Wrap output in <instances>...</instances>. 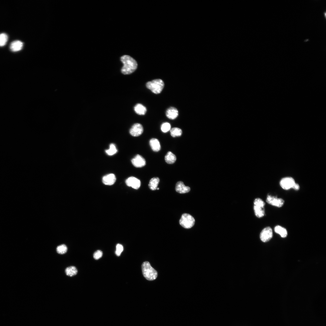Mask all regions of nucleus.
Masks as SVG:
<instances>
[{"instance_id": "29", "label": "nucleus", "mask_w": 326, "mask_h": 326, "mask_svg": "<svg viewBox=\"0 0 326 326\" xmlns=\"http://www.w3.org/2000/svg\"><path fill=\"white\" fill-rule=\"evenodd\" d=\"M300 188L299 185L298 184L295 183L292 188L295 190L297 191Z\"/></svg>"}, {"instance_id": "10", "label": "nucleus", "mask_w": 326, "mask_h": 326, "mask_svg": "<svg viewBox=\"0 0 326 326\" xmlns=\"http://www.w3.org/2000/svg\"><path fill=\"white\" fill-rule=\"evenodd\" d=\"M126 183L127 186L136 189L139 188L141 185L140 181L134 177L128 178L126 181Z\"/></svg>"}, {"instance_id": "9", "label": "nucleus", "mask_w": 326, "mask_h": 326, "mask_svg": "<svg viewBox=\"0 0 326 326\" xmlns=\"http://www.w3.org/2000/svg\"><path fill=\"white\" fill-rule=\"evenodd\" d=\"M144 129L141 125L136 123L134 125L130 130V134L133 136L138 137L142 134Z\"/></svg>"}, {"instance_id": "4", "label": "nucleus", "mask_w": 326, "mask_h": 326, "mask_svg": "<svg viewBox=\"0 0 326 326\" xmlns=\"http://www.w3.org/2000/svg\"><path fill=\"white\" fill-rule=\"evenodd\" d=\"M254 204V210L256 216L258 218L263 217L265 214V203L261 199L257 198L255 200Z\"/></svg>"}, {"instance_id": "19", "label": "nucleus", "mask_w": 326, "mask_h": 326, "mask_svg": "<svg viewBox=\"0 0 326 326\" xmlns=\"http://www.w3.org/2000/svg\"><path fill=\"white\" fill-rule=\"evenodd\" d=\"M274 230L275 233L279 234L282 238H285L287 236V232L286 229L280 226H276Z\"/></svg>"}, {"instance_id": "21", "label": "nucleus", "mask_w": 326, "mask_h": 326, "mask_svg": "<svg viewBox=\"0 0 326 326\" xmlns=\"http://www.w3.org/2000/svg\"><path fill=\"white\" fill-rule=\"evenodd\" d=\"M160 182V179L158 177H154L150 180L149 184L150 189L152 190L157 189Z\"/></svg>"}, {"instance_id": "6", "label": "nucleus", "mask_w": 326, "mask_h": 326, "mask_svg": "<svg viewBox=\"0 0 326 326\" xmlns=\"http://www.w3.org/2000/svg\"><path fill=\"white\" fill-rule=\"evenodd\" d=\"M272 237V230L270 227H267L264 229L260 234L261 240L264 243L269 241L271 239Z\"/></svg>"}, {"instance_id": "8", "label": "nucleus", "mask_w": 326, "mask_h": 326, "mask_svg": "<svg viewBox=\"0 0 326 326\" xmlns=\"http://www.w3.org/2000/svg\"><path fill=\"white\" fill-rule=\"evenodd\" d=\"M295 182L294 180L291 177H286L282 179L280 182L281 187L285 190L292 188Z\"/></svg>"}, {"instance_id": "18", "label": "nucleus", "mask_w": 326, "mask_h": 326, "mask_svg": "<svg viewBox=\"0 0 326 326\" xmlns=\"http://www.w3.org/2000/svg\"><path fill=\"white\" fill-rule=\"evenodd\" d=\"M65 272L67 276L72 277L77 274L78 270L76 267L72 266L67 268L65 270Z\"/></svg>"}, {"instance_id": "25", "label": "nucleus", "mask_w": 326, "mask_h": 326, "mask_svg": "<svg viewBox=\"0 0 326 326\" xmlns=\"http://www.w3.org/2000/svg\"><path fill=\"white\" fill-rule=\"evenodd\" d=\"M8 39V35L5 33L0 34V46H5L6 44Z\"/></svg>"}, {"instance_id": "7", "label": "nucleus", "mask_w": 326, "mask_h": 326, "mask_svg": "<svg viewBox=\"0 0 326 326\" xmlns=\"http://www.w3.org/2000/svg\"><path fill=\"white\" fill-rule=\"evenodd\" d=\"M266 202L270 204L275 206L281 207L284 205V200L281 198L272 196L271 195L267 196Z\"/></svg>"}, {"instance_id": "2", "label": "nucleus", "mask_w": 326, "mask_h": 326, "mask_svg": "<svg viewBox=\"0 0 326 326\" xmlns=\"http://www.w3.org/2000/svg\"><path fill=\"white\" fill-rule=\"evenodd\" d=\"M142 269L144 277L147 280L152 281L157 278V272L151 266L149 262H145L143 263Z\"/></svg>"}, {"instance_id": "17", "label": "nucleus", "mask_w": 326, "mask_h": 326, "mask_svg": "<svg viewBox=\"0 0 326 326\" xmlns=\"http://www.w3.org/2000/svg\"><path fill=\"white\" fill-rule=\"evenodd\" d=\"M134 110L137 114L140 115H145L147 111L146 108L140 104H137L135 105Z\"/></svg>"}, {"instance_id": "1", "label": "nucleus", "mask_w": 326, "mask_h": 326, "mask_svg": "<svg viewBox=\"0 0 326 326\" xmlns=\"http://www.w3.org/2000/svg\"><path fill=\"white\" fill-rule=\"evenodd\" d=\"M121 60L124 65L121 70L123 74H131L137 69L138 64L137 61L131 56L124 55L121 57Z\"/></svg>"}, {"instance_id": "30", "label": "nucleus", "mask_w": 326, "mask_h": 326, "mask_svg": "<svg viewBox=\"0 0 326 326\" xmlns=\"http://www.w3.org/2000/svg\"><path fill=\"white\" fill-rule=\"evenodd\" d=\"M157 190H159V188H157Z\"/></svg>"}, {"instance_id": "12", "label": "nucleus", "mask_w": 326, "mask_h": 326, "mask_svg": "<svg viewBox=\"0 0 326 326\" xmlns=\"http://www.w3.org/2000/svg\"><path fill=\"white\" fill-rule=\"evenodd\" d=\"M116 180L115 175L113 174H110L104 176L102 178V181L104 185H113Z\"/></svg>"}, {"instance_id": "24", "label": "nucleus", "mask_w": 326, "mask_h": 326, "mask_svg": "<svg viewBox=\"0 0 326 326\" xmlns=\"http://www.w3.org/2000/svg\"><path fill=\"white\" fill-rule=\"evenodd\" d=\"M57 252L59 254L63 255L66 253L68 250V248L66 245L61 244L57 247L56 249Z\"/></svg>"}, {"instance_id": "27", "label": "nucleus", "mask_w": 326, "mask_h": 326, "mask_svg": "<svg viewBox=\"0 0 326 326\" xmlns=\"http://www.w3.org/2000/svg\"><path fill=\"white\" fill-rule=\"evenodd\" d=\"M116 254L117 256H120L123 250V247L121 244H118L116 245Z\"/></svg>"}, {"instance_id": "20", "label": "nucleus", "mask_w": 326, "mask_h": 326, "mask_svg": "<svg viewBox=\"0 0 326 326\" xmlns=\"http://www.w3.org/2000/svg\"><path fill=\"white\" fill-rule=\"evenodd\" d=\"M176 160V156L170 151L168 152L165 157V160L166 162L169 164L174 163Z\"/></svg>"}, {"instance_id": "22", "label": "nucleus", "mask_w": 326, "mask_h": 326, "mask_svg": "<svg viewBox=\"0 0 326 326\" xmlns=\"http://www.w3.org/2000/svg\"><path fill=\"white\" fill-rule=\"evenodd\" d=\"M118 152L115 145L113 144H111L110 145V148L105 151L106 153L109 156H112L116 154Z\"/></svg>"}, {"instance_id": "13", "label": "nucleus", "mask_w": 326, "mask_h": 326, "mask_svg": "<svg viewBox=\"0 0 326 326\" xmlns=\"http://www.w3.org/2000/svg\"><path fill=\"white\" fill-rule=\"evenodd\" d=\"M175 190L179 193L184 194L189 192L190 188L189 187L185 186L183 182L179 181L177 182L176 185Z\"/></svg>"}, {"instance_id": "26", "label": "nucleus", "mask_w": 326, "mask_h": 326, "mask_svg": "<svg viewBox=\"0 0 326 326\" xmlns=\"http://www.w3.org/2000/svg\"><path fill=\"white\" fill-rule=\"evenodd\" d=\"M161 128L163 132L166 133L170 130L171 129V125L169 123H164L162 125Z\"/></svg>"}, {"instance_id": "16", "label": "nucleus", "mask_w": 326, "mask_h": 326, "mask_svg": "<svg viewBox=\"0 0 326 326\" xmlns=\"http://www.w3.org/2000/svg\"><path fill=\"white\" fill-rule=\"evenodd\" d=\"M150 144L152 150L154 152H157L161 149L160 143L158 139L152 138L150 141Z\"/></svg>"}, {"instance_id": "15", "label": "nucleus", "mask_w": 326, "mask_h": 326, "mask_svg": "<svg viewBox=\"0 0 326 326\" xmlns=\"http://www.w3.org/2000/svg\"><path fill=\"white\" fill-rule=\"evenodd\" d=\"M23 46V43L20 41L17 40L13 42L11 44L10 48L12 51L17 52L22 50Z\"/></svg>"}, {"instance_id": "3", "label": "nucleus", "mask_w": 326, "mask_h": 326, "mask_svg": "<svg viewBox=\"0 0 326 326\" xmlns=\"http://www.w3.org/2000/svg\"><path fill=\"white\" fill-rule=\"evenodd\" d=\"M164 86V82L161 79H157L148 82L146 84L147 88L153 93L156 94L160 93Z\"/></svg>"}, {"instance_id": "11", "label": "nucleus", "mask_w": 326, "mask_h": 326, "mask_svg": "<svg viewBox=\"0 0 326 326\" xmlns=\"http://www.w3.org/2000/svg\"><path fill=\"white\" fill-rule=\"evenodd\" d=\"M132 162L134 166L137 168L142 167L146 164L145 159L139 155H137L133 158Z\"/></svg>"}, {"instance_id": "14", "label": "nucleus", "mask_w": 326, "mask_h": 326, "mask_svg": "<svg viewBox=\"0 0 326 326\" xmlns=\"http://www.w3.org/2000/svg\"><path fill=\"white\" fill-rule=\"evenodd\" d=\"M167 117L169 119L174 120L178 116V111L176 108L171 107L168 109L166 112Z\"/></svg>"}, {"instance_id": "5", "label": "nucleus", "mask_w": 326, "mask_h": 326, "mask_svg": "<svg viewBox=\"0 0 326 326\" xmlns=\"http://www.w3.org/2000/svg\"><path fill=\"white\" fill-rule=\"evenodd\" d=\"M195 221L194 217L189 214L184 213L182 214L179 221V224L183 228L187 229L192 227L195 224Z\"/></svg>"}, {"instance_id": "28", "label": "nucleus", "mask_w": 326, "mask_h": 326, "mask_svg": "<svg viewBox=\"0 0 326 326\" xmlns=\"http://www.w3.org/2000/svg\"><path fill=\"white\" fill-rule=\"evenodd\" d=\"M102 255L103 253L101 251L97 250L94 253L93 257L95 259L97 260L101 258Z\"/></svg>"}, {"instance_id": "23", "label": "nucleus", "mask_w": 326, "mask_h": 326, "mask_svg": "<svg viewBox=\"0 0 326 326\" xmlns=\"http://www.w3.org/2000/svg\"><path fill=\"white\" fill-rule=\"evenodd\" d=\"M170 134L171 136L175 138L181 136L182 134V130L177 128H174L170 130Z\"/></svg>"}]
</instances>
